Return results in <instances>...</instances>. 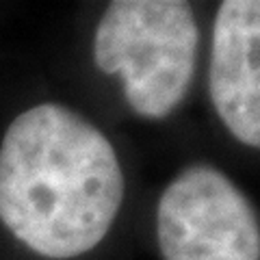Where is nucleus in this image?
Instances as JSON below:
<instances>
[{"label":"nucleus","instance_id":"f257e3e1","mask_svg":"<svg viewBox=\"0 0 260 260\" xmlns=\"http://www.w3.org/2000/svg\"><path fill=\"white\" fill-rule=\"evenodd\" d=\"M128 202L117 141L61 98L18 104L0 126V249L11 260H91Z\"/></svg>","mask_w":260,"mask_h":260},{"label":"nucleus","instance_id":"f03ea898","mask_svg":"<svg viewBox=\"0 0 260 260\" xmlns=\"http://www.w3.org/2000/svg\"><path fill=\"white\" fill-rule=\"evenodd\" d=\"M204 35L184 0H111L89 26L87 59L133 119L160 124L189 100Z\"/></svg>","mask_w":260,"mask_h":260},{"label":"nucleus","instance_id":"7ed1b4c3","mask_svg":"<svg viewBox=\"0 0 260 260\" xmlns=\"http://www.w3.org/2000/svg\"><path fill=\"white\" fill-rule=\"evenodd\" d=\"M154 241L160 260H260V215L223 169L195 160L160 189Z\"/></svg>","mask_w":260,"mask_h":260},{"label":"nucleus","instance_id":"20e7f679","mask_svg":"<svg viewBox=\"0 0 260 260\" xmlns=\"http://www.w3.org/2000/svg\"><path fill=\"white\" fill-rule=\"evenodd\" d=\"M206 95L237 143L260 150V0L217 5L206 48Z\"/></svg>","mask_w":260,"mask_h":260}]
</instances>
